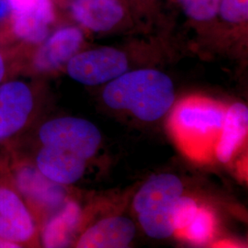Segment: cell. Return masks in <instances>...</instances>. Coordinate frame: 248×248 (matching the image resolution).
<instances>
[{
	"instance_id": "cell-3",
	"label": "cell",
	"mask_w": 248,
	"mask_h": 248,
	"mask_svg": "<svg viewBox=\"0 0 248 248\" xmlns=\"http://www.w3.org/2000/svg\"><path fill=\"white\" fill-rule=\"evenodd\" d=\"M183 191L180 178L169 173L151 177L137 191L133 198V210L149 237L165 239L174 234L172 210Z\"/></svg>"
},
{
	"instance_id": "cell-11",
	"label": "cell",
	"mask_w": 248,
	"mask_h": 248,
	"mask_svg": "<svg viewBox=\"0 0 248 248\" xmlns=\"http://www.w3.org/2000/svg\"><path fill=\"white\" fill-rule=\"evenodd\" d=\"M134 222L124 216L107 217L91 225L80 237L78 248H124L135 236Z\"/></svg>"
},
{
	"instance_id": "cell-9",
	"label": "cell",
	"mask_w": 248,
	"mask_h": 248,
	"mask_svg": "<svg viewBox=\"0 0 248 248\" xmlns=\"http://www.w3.org/2000/svg\"><path fill=\"white\" fill-rule=\"evenodd\" d=\"M32 108V92L25 83L11 81L0 86V141L22 129Z\"/></svg>"
},
{
	"instance_id": "cell-10",
	"label": "cell",
	"mask_w": 248,
	"mask_h": 248,
	"mask_svg": "<svg viewBox=\"0 0 248 248\" xmlns=\"http://www.w3.org/2000/svg\"><path fill=\"white\" fill-rule=\"evenodd\" d=\"M35 232L32 216L13 190L0 187V238L21 244Z\"/></svg>"
},
{
	"instance_id": "cell-7",
	"label": "cell",
	"mask_w": 248,
	"mask_h": 248,
	"mask_svg": "<svg viewBox=\"0 0 248 248\" xmlns=\"http://www.w3.org/2000/svg\"><path fill=\"white\" fill-rule=\"evenodd\" d=\"M66 3L73 20L93 33H112L133 24V10L124 0H68Z\"/></svg>"
},
{
	"instance_id": "cell-13",
	"label": "cell",
	"mask_w": 248,
	"mask_h": 248,
	"mask_svg": "<svg viewBox=\"0 0 248 248\" xmlns=\"http://www.w3.org/2000/svg\"><path fill=\"white\" fill-rule=\"evenodd\" d=\"M16 184L21 194L45 209L60 207L66 191L62 185L53 182L33 167H24L16 175Z\"/></svg>"
},
{
	"instance_id": "cell-19",
	"label": "cell",
	"mask_w": 248,
	"mask_h": 248,
	"mask_svg": "<svg viewBox=\"0 0 248 248\" xmlns=\"http://www.w3.org/2000/svg\"><path fill=\"white\" fill-rule=\"evenodd\" d=\"M199 206L190 197L181 195L174 204L172 210V222L175 233L181 234L195 217Z\"/></svg>"
},
{
	"instance_id": "cell-22",
	"label": "cell",
	"mask_w": 248,
	"mask_h": 248,
	"mask_svg": "<svg viewBox=\"0 0 248 248\" xmlns=\"http://www.w3.org/2000/svg\"><path fill=\"white\" fill-rule=\"evenodd\" d=\"M0 248H20V246H18V244H17V243L11 242V241H9V240L2 239V238H0Z\"/></svg>"
},
{
	"instance_id": "cell-15",
	"label": "cell",
	"mask_w": 248,
	"mask_h": 248,
	"mask_svg": "<svg viewBox=\"0 0 248 248\" xmlns=\"http://www.w3.org/2000/svg\"><path fill=\"white\" fill-rule=\"evenodd\" d=\"M82 212L75 202H67L45 224L43 244L45 248H66L81 221Z\"/></svg>"
},
{
	"instance_id": "cell-8",
	"label": "cell",
	"mask_w": 248,
	"mask_h": 248,
	"mask_svg": "<svg viewBox=\"0 0 248 248\" xmlns=\"http://www.w3.org/2000/svg\"><path fill=\"white\" fill-rule=\"evenodd\" d=\"M84 43L85 34L78 25L59 27L37 46L32 67L43 74L57 71L80 52Z\"/></svg>"
},
{
	"instance_id": "cell-20",
	"label": "cell",
	"mask_w": 248,
	"mask_h": 248,
	"mask_svg": "<svg viewBox=\"0 0 248 248\" xmlns=\"http://www.w3.org/2000/svg\"><path fill=\"white\" fill-rule=\"evenodd\" d=\"M11 16V8L9 0H0V31H6Z\"/></svg>"
},
{
	"instance_id": "cell-5",
	"label": "cell",
	"mask_w": 248,
	"mask_h": 248,
	"mask_svg": "<svg viewBox=\"0 0 248 248\" xmlns=\"http://www.w3.org/2000/svg\"><path fill=\"white\" fill-rule=\"evenodd\" d=\"M39 137L43 145L69 151L87 161L95 155L101 142L98 127L76 117L57 118L45 123L39 131Z\"/></svg>"
},
{
	"instance_id": "cell-21",
	"label": "cell",
	"mask_w": 248,
	"mask_h": 248,
	"mask_svg": "<svg viewBox=\"0 0 248 248\" xmlns=\"http://www.w3.org/2000/svg\"><path fill=\"white\" fill-rule=\"evenodd\" d=\"M130 8L136 10H142V9H149L151 6L156 3L157 0H124Z\"/></svg>"
},
{
	"instance_id": "cell-6",
	"label": "cell",
	"mask_w": 248,
	"mask_h": 248,
	"mask_svg": "<svg viewBox=\"0 0 248 248\" xmlns=\"http://www.w3.org/2000/svg\"><path fill=\"white\" fill-rule=\"evenodd\" d=\"M11 16L6 32L27 45L38 46L58 21L54 0H9Z\"/></svg>"
},
{
	"instance_id": "cell-14",
	"label": "cell",
	"mask_w": 248,
	"mask_h": 248,
	"mask_svg": "<svg viewBox=\"0 0 248 248\" xmlns=\"http://www.w3.org/2000/svg\"><path fill=\"white\" fill-rule=\"evenodd\" d=\"M248 132V108L234 103L226 108L222 129L215 146V156L222 164L230 161Z\"/></svg>"
},
{
	"instance_id": "cell-18",
	"label": "cell",
	"mask_w": 248,
	"mask_h": 248,
	"mask_svg": "<svg viewBox=\"0 0 248 248\" xmlns=\"http://www.w3.org/2000/svg\"><path fill=\"white\" fill-rule=\"evenodd\" d=\"M218 18L231 27H247L248 0H222Z\"/></svg>"
},
{
	"instance_id": "cell-23",
	"label": "cell",
	"mask_w": 248,
	"mask_h": 248,
	"mask_svg": "<svg viewBox=\"0 0 248 248\" xmlns=\"http://www.w3.org/2000/svg\"><path fill=\"white\" fill-rule=\"evenodd\" d=\"M5 72H6V65H5V62H4V58L0 53V83L2 82V80L4 78Z\"/></svg>"
},
{
	"instance_id": "cell-24",
	"label": "cell",
	"mask_w": 248,
	"mask_h": 248,
	"mask_svg": "<svg viewBox=\"0 0 248 248\" xmlns=\"http://www.w3.org/2000/svg\"><path fill=\"white\" fill-rule=\"evenodd\" d=\"M65 1H66V2H67V1H68V0H65Z\"/></svg>"
},
{
	"instance_id": "cell-2",
	"label": "cell",
	"mask_w": 248,
	"mask_h": 248,
	"mask_svg": "<svg viewBox=\"0 0 248 248\" xmlns=\"http://www.w3.org/2000/svg\"><path fill=\"white\" fill-rule=\"evenodd\" d=\"M226 108L207 98L183 99L170 117V128L177 142L197 157L208 155L218 142Z\"/></svg>"
},
{
	"instance_id": "cell-16",
	"label": "cell",
	"mask_w": 248,
	"mask_h": 248,
	"mask_svg": "<svg viewBox=\"0 0 248 248\" xmlns=\"http://www.w3.org/2000/svg\"><path fill=\"white\" fill-rule=\"evenodd\" d=\"M186 18L193 24L205 27L214 24L222 0H176Z\"/></svg>"
},
{
	"instance_id": "cell-4",
	"label": "cell",
	"mask_w": 248,
	"mask_h": 248,
	"mask_svg": "<svg viewBox=\"0 0 248 248\" xmlns=\"http://www.w3.org/2000/svg\"><path fill=\"white\" fill-rule=\"evenodd\" d=\"M129 69L128 54L111 46L81 51L66 63V72L72 79L90 87L107 84Z\"/></svg>"
},
{
	"instance_id": "cell-17",
	"label": "cell",
	"mask_w": 248,
	"mask_h": 248,
	"mask_svg": "<svg viewBox=\"0 0 248 248\" xmlns=\"http://www.w3.org/2000/svg\"><path fill=\"white\" fill-rule=\"evenodd\" d=\"M215 221L213 213L207 208H201L195 217L180 234L196 245H203L213 237Z\"/></svg>"
},
{
	"instance_id": "cell-12",
	"label": "cell",
	"mask_w": 248,
	"mask_h": 248,
	"mask_svg": "<svg viewBox=\"0 0 248 248\" xmlns=\"http://www.w3.org/2000/svg\"><path fill=\"white\" fill-rule=\"evenodd\" d=\"M87 160L71 152L45 146L38 153L36 164L45 177L62 186L72 185L83 177Z\"/></svg>"
},
{
	"instance_id": "cell-1",
	"label": "cell",
	"mask_w": 248,
	"mask_h": 248,
	"mask_svg": "<svg viewBox=\"0 0 248 248\" xmlns=\"http://www.w3.org/2000/svg\"><path fill=\"white\" fill-rule=\"evenodd\" d=\"M175 87L166 73L157 69L129 70L107 83L102 98L107 106L129 111L142 122H155L175 102Z\"/></svg>"
}]
</instances>
